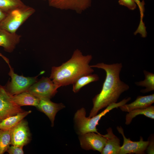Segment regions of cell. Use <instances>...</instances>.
<instances>
[{
	"mask_svg": "<svg viewBox=\"0 0 154 154\" xmlns=\"http://www.w3.org/2000/svg\"><path fill=\"white\" fill-rule=\"evenodd\" d=\"M58 87L48 77H42L32 85L26 92L40 99H50L57 92Z\"/></svg>",
	"mask_w": 154,
	"mask_h": 154,
	"instance_id": "cell-6",
	"label": "cell"
},
{
	"mask_svg": "<svg viewBox=\"0 0 154 154\" xmlns=\"http://www.w3.org/2000/svg\"><path fill=\"white\" fill-rule=\"evenodd\" d=\"M154 102V94L145 96H138L133 102L119 107L123 112H129L136 109L147 108Z\"/></svg>",
	"mask_w": 154,
	"mask_h": 154,
	"instance_id": "cell-15",
	"label": "cell"
},
{
	"mask_svg": "<svg viewBox=\"0 0 154 154\" xmlns=\"http://www.w3.org/2000/svg\"><path fill=\"white\" fill-rule=\"evenodd\" d=\"M31 112V110L24 111L5 118L0 122V129L4 130L11 129Z\"/></svg>",
	"mask_w": 154,
	"mask_h": 154,
	"instance_id": "cell-17",
	"label": "cell"
},
{
	"mask_svg": "<svg viewBox=\"0 0 154 154\" xmlns=\"http://www.w3.org/2000/svg\"><path fill=\"white\" fill-rule=\"evenodd\" d=\"M106 131L107 133L104 135L106 141L101 153L119 154L121 148L120 139L113 133L112 128H108Z\"/></svg>",
	"mask_w": 154,
	"mask_h": 154,
	"instance_id": "cell-14",
	"label": "cell"
},
{
	"mask_svg": "<svg viewBox=\"0 0 154 154\" xmlns=\"http://www.w3.org/2000/svg\"><path fill=\"white\" fill-rule=\"evenodd\" d=\"M139 115H143L146 117L153 119H154V106L151 105L145 108L136 109L128 112L125 116V124L127 125L129 124L134 118Z\"/></svg>",
	"mask_w": 154,
	"mask_h": 154,
	"instance_id": "cell-18",
	"label": "cell"
},
{
	"mask_svg": "<svg viewBox=\"0 0 154 154\" xmlns=\"http://www.w3.org/2000/svg\"><path fill=\"white\" fill-rule=\"evenodd\" d=\"M11 145L23 147L31 140V134L27 122L23 119L11 129Z\"/></svg>",
	"mask_w": 154,
	"mask_h": 154,
	"instance_id": "cell-11",
	"label": "cell"
},
{
	"mask_svg": "<svg viewBox=\"0 0 154 154\" xmlns=\"http://www.w3.org/2000/svg\"><path fill=\"white\" fill-rule=\"evenodd\" d=\"M118 3L119 5L125 6L131 10H135L137 7L133 0H118Z\"/></svg>",
	"mask_w": 154,
	"mask_h": 154,
	"instance_id": "cell-24",
	"label": "cell"
},
{
	"mask_svg": "<svg viewBox=\"0 0 154 154\" xmlns=\"http://www.w3.org/2000/svg\"><path fill=\"white\" fill-rule=\"evenodd\" d=\"M11 130L0 129V154L7 151L11 145Z\"/></svg>",
	"mask_w": 154,
	"mask_h": 154,
	"instance_id": "cell-21",
	"label": "cell"
},
{
	"mask_svg": "<svg viewBox=\"0 0 154 154\" xmlns=\"http://www.w3.org/2000/svg\"><path fill=\"white\" fill-rule=\"evenodd\" d=\"M43 0V1H46V0Z\"/></svg>",
	"mask_w": 154,
	"mask_h": 154,
	"instance_id": "cell-29",
	"label": "cell"
},
{
	"mask_svg": "<svg viewBox=\"0 0 154 154\" xmlns=\"http://www.w3.org/2000/svg\"><path fill=\"white\" fill-rule=\"evenodd\" d=\"M50 6L60 10H72L80 14L91 5L92 0H47Z\"/></svg>",
	"mask_w": 154,
	"mask_h": 154,
	"instance_id": "cell-10",
	"label": "cell"
},
{
	"mask_svg": "<svg viewBox=\"0 0 154 154\" xmlns=\"http://www.w3.org/2000/svg\"><path fill=\"white\" fill-rule=\"evenodd\" d=\"M149 143L146 151L147 154H154V137H150L149 138Z\"/></svg>",
	"mask_w": 154,
	"mask_h": 154,
	"instance_id": "cell-26",
	"label": "cell"
},
{
	"mask_svg": "<svg viewBox=\"0 0 154 154\" xmlns=\"http://www.w3.org/2000/svg\"><path fill=\"white\" fill-rule=\"evenodd\" d=\"M91 55H84L76 49L68 60L58 66H53L49 78L58 88L73 84L81 76L92 74L94 70L89 63Z\"/></svg>",
	"mask_w": 154,
	"mask_h": 154,
	"instance_id": "cell-2",
	"label": "cell"
},
{
	"mask_svg": "<svg viewBox=\"0 0 154 154\" xmlns=\"http://www.w3.org/2000/svg\"><path fill=\"white\" fill-rule=\"evenodd\" d=\"M37 108L48 117L51 122V126L53 127L56 113L65 106L62 103H54L50 99H40Z\"/></svg>",
	"mask_w": 154,
	"mask_h": 154,
	"instance_id": "cell-12",
	"label": "cell"
},
{
	"mask_svg": "<svg viewBox=\"0 0 154 154\" xmlns=\"http://www.w3.org/2000/svg\"><path fill=\"white\" fill-rule=\"evenodd\" d=\"M7 13L0 9V26L1 24L6 16Z\"/></svg>",
	"mask_w": 154,
	"mask_h": 154,
	"instance_id": "cell-27",
	"label": "cell"
},
{
	"mask_svg": "<svg viewBox=\"0 0 154 154\" xmlns=\"http://www.w3.org/2000/svg\"><path fill=\"white\" fill-rule=\"evenodd\" d=\"M9 75L11 77V80L9 81L5 86L6 89L11 95L17 94L26 92L37 80L38 76L35 77H26L19 76L15 73L13 68L9 64Z\"/></svg>",
	"mask_w": 154,
	"mask_h": 154,
	"instance_id": "cell-5",
	"label": "cell"
},
{
	"mask_svg": "<svg viewBox=\"0 0 154 154\" xmlns=\"http://www.w3.org/2000/svg\"><path fill=\"white\" fill-rule=\"evenodd\" d=\"M0 56L8 64H9V61L8 59L6 57L2 55V54L0 52Z\"/></svg>",
	"mask_w": 154,
	"mask_h": 154,
	"instance_id": "cell-28",
	"label": "cell"
},
{
	"mask_svg": "<svg viewBox=\"0 0 154 154\" xmlns=\"http://www.w3.org/2000/svg\"><path fill=\"white\" fill-rule=\"evenodd\" d=\"M130 100V98L128 97L118 103H113L107 107L100 113L91 117H86V110L84 108L78 110L74 117L75 127L77 133L79 135L89 132L100 133L98 131L96 126L101 118L112 110L126 104Z\"/></svg>",
	"mask_w": 154,
	"mask_h": 154,
	"instance_id": "cell-3",
	"label": "cell"
},
{
	"mask_svg": "<svg viewBox=\"0 0 154 154\" xmlns=\"http://www.w3.org/2000/svg\"><path fill=\"white\" fill-rule=\"evenodd\" d=\"M99 79L98 76L96 74H85L79 78L73 84L72 90L75 93L78 92L80 89L86 85Z\"/></svg>",
	"mask_w": 154,
	"mask_h": 154,
	"instance_id": "cell-19",
	"label": "cell"
},
{
	"mask_svg": "<svg viewBox=\"0 0 154 154\" xmlns=\"http://www.w3.org/2000/svg\"><path fill=\"white\" fill-rule=\"evenodd\" d=\"M145 75V79L142 81L136 82L135 84L137 86L144 87L145 88L140 92L143 93L149 92L154 90V74L152 72L144 70L143 71Z\"/></svg>",
	"mask_w": 154,
	"mask_h": 154,
	"instance_id": "cell-20",
	"label": "cell"
},
{
	"mask_svg": "<svg viewBox=\"0 0 154 154\" xmlns=\"http://www.w3.org/2000/svg\"><path fill=\"white\" fill-rule=\"evenodd\" d=\"M79 139L82 149L86 150L97 151L100 153L106 141V138L104 135L94 132L79 135Z\"/></svg>",
	"mask_w": 154,
	"mask_h": 154,
	"instance_id": "cell-9",
	"label": "cell"
},
{
	"mask_svg": "<svg viewBox=\"0 0 154 154\" xmlns=\"http://www.w3.org/2000/svg\"><path fill=\"white\" fill-rule=\"evenodd\" d=\"M11 97L13 101L20 107L31 106L37 108L40 100L39 99L26 91L17 94L11 95Z\"/></svg>",
	"mask_w": 154,
	"mask_h": 154,
	"instance_id": "cell-16",
	"label": "cell"
},
{
	"mask_svg": "<svg viewBox=\"0 0 154 154\" xmlns=\"http://www.w3.org/2000/svg\"><path fill=\"white\" fill-rule=\"evenodd\" d=\"M35 11L32 7L25 4L7 13L0 28L11 33H16L19 28Z\"/></svg>",
	"mask_w": 154,
	"mask_h": 154,
	"instance_id": "cell-4",
	"label": "cell"
},
{
	"mask_svg": "<svg viewBox=\"0 0 154 154\" xmlns=\"http://www.w3.org/2000/svg\"><path fill=\"white\" fill-rule=\"evenodd\" d=\"M23 147L12 145L9 146L7 151L9 154H23Z\"/></svg>",
	"mask_w": 154,
	"mask_h": 154,
	"instance_id": "cell-25",
	"label": "cell"
},
{
	"mask_svg": "<svg viewBox=\"0 0 154 154\" xmlns=\"http://www.w3.org/2000/svg\"><path fill=\"white\" fill-rule=\"evenodd\" d=\"M5 86L0 84V122L5 118L25 111L12 100Z\"/></svg>",
	"mask_w": 154,
	"mask_h": 154,
	"instance_id": "cell-7",
	"label": "cell"
},
{
	"mask_svg": "<svg viewBox=\"0 0 154 154\" xmlns=\"http://www.w3.org/2000/svg\"><path fill=\"white\" fill-rule=\"evenodd\" d=\"M90 66L104 70L106 76L101 91L92 99L93 106L89 117L96 115L102 109L116 103L121 94L129 89V85L120 78L122 67L121 63L108 64L102 62Z\"/></svg>",
	"mask_w": 154,
	"mask_h": 154,
	"instance_id": "cell-1",
	"label": "cell"
},
{
	"mask_svg": "<svg viewBox=\"0 0 154 154\" xmlns=\"http://www.w3.org/2000/svg\"><path fill=\"white\" fill-rule=\"evenodd\" d=\"M21 36L0 28V46L8 52H12L20 42Z\"/></svg>",
	"mask_w": 154,
	"mask_h": 154,
	"instance_id": "cell-13",
	"label": "cell"
},
{
	"mask_svg": "<svg viewBox=\"0 0 154 154\" xmlns=\"http://www.w3.org/2000/svg\"><path fill=\"white\" fill-rule=\"evenodd\" d=\"M24 4L21 0H0V9L7 13Z\"/></svg>",
	"mask_w": 154,
	"mask_h": 154,
	"instance_id": "cell-22",
	"label": "cell"
},
{
	"mask_svg": "<svg viewBox=\"0 0 154 154\" xmlns=\"http://www.w3.org/2000/svg\"><path fill=\"white\" fill-rule=\"evenodd\" d=\"M117 129L121 134L123 138V143L121 146L119 154L145 153L149 143V141H145L142 137H140L139 141H134L129 138H127L125 135L124 130L122 127L117 126Z\"/></svg>",
	"mask_w": 154,
	"mask_h": 154,
	"instance_id": "cell-8",
	"label": "cell"
},
{
	"mask_svg": "<svg viewBox=\"0 0 154 154\" xmlns=\"http://www.w3.org/2000/svg\"><path fill=\"white\" fill-rule=\"evenodd\" d=\"M137 4L139 9L140 14V19L138 27L136 31V32L140 34H144L146 32V27L143 19L144 16L145 9L144 1L141 2L140 0H133Z\"/></svg>",
	"mask_w": 154,
	"mask_h": 154,
	"instance_id": "cell-23",
	"label": "cell"
}]
</instances>
